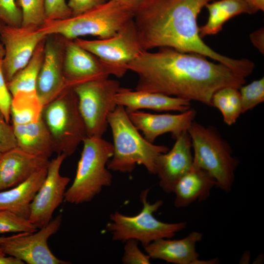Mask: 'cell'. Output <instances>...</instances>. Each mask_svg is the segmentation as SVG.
Returning a JSON list of instances; mask_svg holds the SVG:
<instances>
[{"mask_svg":"<svg viewBox=\"0 0 264 264\" xmlns=\"http://www.w3.org/2000/svg\"><path fill=\"white\" fill-rule=\"evenodd\" d=\"M112 132L113 153L107 167L110 170L130 173L136 165H142L151 174H155V162L158 155L169 148L146 140L131 121L123 106L117 105L108 118Z\"/></svg>","mask_w":264,"mask_h":264,"instance_id":"cell-3","label":"cell"},{"mask_svg":"<svg viewBox=\"0 0 264 264\" xmlns=\"http://www.w3.org/2000/svg\"><path fill=\"white\" fill-rule=\"evenodd\" d=\"M49 158L29 154L18 147L0 156V191L12 188L47 167Z\"/></svg>","mask_w":264,"mask_h":264,"instance_id":"cell-18","label":"cell"},{"mask_svg":"<svg viewBox=\"0 0 264 264\" xmlns=\"http://www.w3.org/2000/svg\"><path fill=\"white\" fill-rule=\"evenodd\" d=\"M83 143L74 180L65 193L64 200L73 204L90 201L112 182L107 164L113 155V144L102 137L88 136Z\"/></svg>","mask_w":264,"mask_h":264,"instance_id":"cell-5","label":"cell"},{"mask_svg":"<svg viewBox=\"0 0 264 264\" xmlns=\"http://www.w3.org/2000/svg\"><path fill=\"white\" fill-rule=\"evenodd\" d=\"M6 253L0 246V264H24V262L13 256H6Z\"/></svg>","mask_w":264,"mask_h":264,"instance_id":"cell-38","label":"cell"},{"mask_svg":"<svg viewBox=\"0 0 264 264\" xmlns=\"http://www.w3.org/2000/svg\"><path fill=\"white\" fill-rule=\"evenodd\" d=\"M5 24H6L1 20L0 19V35L3 27Z\"/></svg>","mask_w":264,"mask_h":264,"instance_id":"cell-42","label":"cell"},{"mask_svg":"<svg viewBox=\"0 0 264 264\" xmlns=\"http://www.w3.org/2000/svg\"><path fill=\"white\" fill-rule=\"evenodd\" d=\"M0 19L6 25L21 26L22 11L17 5L16 0H0Z\"/></svg>","mask_w":264,"mask_h":264,"instance_id":"cell-32","label":"cell"},{"mask_svg":"<svg viewBox=\"0 0 264 264\" xmlns=\"http://www.w3.org/2000/svg\"><path fill=\"white\" fill-rule=\"evenodd\" d=\"M47 36L40 27L4 25L0 40L4 49L2 70L7 83L27 65L38 44Z\"/></svg>","mask_w":264,"mask_h":264,"instance_id":"cell-12","label":"cell"},{"mask_svg":"<svg viewBox=\"0 0 264 264\" xmlns=\"http://www.w3.org/2000/svg\"><path fill=\"white\" fill-rule=\"evenodd\" d=\"M4 55L3 45L0 44V111L5 120L9 123L12 96L8 88L2 70V58Z\"/></svg>","mask_w":264,"mask_h":264,"instance_id":"cell-31","label":"cell"},{"mask_svg":"<svg viewBox=\"0 0 264 264\" xmlns=\"http://www.w3.org/2000/svg\"><path fill=\"white\" fill-rule=\"evenodd\" d=\"M47 167L10 189L0 191V210H8L28 219L31 202L45 178Z\"/></svg>","mask_w":264,"mask_h":264,"instance_id":"cell-22","label":"cell"},{"mask_svg":"<svg viewBox=\"0 0 264 264\" xmlns=\"http://www.w3.org/2000/svg\"><path fill=\"white\" fill-rule=\"evenodd\" d=\"M38 228L28 219L8 210H0V234L35 232Z\"/></svg>","mask_w":264,"mask_h":264,"instance_id":"cell-29","label":"cell"},{"mask_svg":"<svg viewBox=\"0 0 264 264\" xmlns=\"http://www.w3.org/2000/svg\"><path fill=\"white\" fill-rule=\"evenodd\" d=\"M138 242L129 240L125 242L122 261L125 264H149L150 257L143 253L139 249Z\"/></svg>","mask_w":264,"mask_h":264,"instance_id":"cell-33","label":"cell"},{"mask_svg":"<svg viewBox=\"0 0 264 264\" xmlns=\"http://www.w3.org/2000/svg\"><path fill=\"white\" fill-rule=\"evenodd\" d=\"M12 236H8V237H0V244L3 242L9 239L12 237Z\"/></svg>","mask_w":264,"mask_h":264,"instance_id":"cell-41","label":"cell"},{"mask_svg":"<svg viewBox=\"0 0 264 264\" xmlns=\"http://www.w3.org/2000/svg\"><path fill=\"white\" fill-rule=\"evenodd\" d=\"M42 109L36 92L16 93L12 96L11 106L12 125L36 122L41 116Z\"/></svg>","mask_w":264,"mask_h":264,"instance_id":"cell-26","label":"cell"},{"mask_svg":"<svg viewBox=\"0 0 264 264\" xmlns=\"http://www.w3.org/2000/svg\"><path fill=\"white\" fill-rule=\"evenodd\" d=\"M242 113L252 110L264 101V78L254 80L239 89Z\"/></svg>","mask_w":264,"mask_h":264,"instance_id":"cell-30","label":"cell"},{"mask_svg":"<svg viewBox=\"0 0 264 264\" xmlns=\"http://www.w3.org/2000/svg\"><path fill=\"white\" fill-rule=\"evenodd\" d=\"M214 0H144L134 10L133 21L142 48L168 47L195 53L222 64L244 78L254 69L247 59H234L209 46L200 36L198 18Z\"/></svg>","mask_w":264,"mask_h":264,"instance_id":"cell-2","label":"cell"},{"mask_svg":"<svg viewBox=\"0 0 264 264\" xmlns=\"http://www.w3.org/2000/svg\"><path fill=\"white\" fill-rule=\"evenodd\" d=\"M46 20L65 19L72 16L66 0H45Z\"/></svg>","mask_w":264,"mask_h":264,"instance_id":"cell-34","label":"cell"},{"mask_svg":"<svg viewBox=\"0 0 264 264\" xmlns=\"http://www.w3.org/2000/svg\"><path fill=\"white\" fill-rule=\"evenodd\" d=\"M66 157L64 154H57L50 161L45 178L31 202L28 220L38 229L49 222L54 211L64 199L70 178L62 176L60 170Z\"/></svg>","mask_w":264,"mask_h":264,"instance_id":"cell-13","label":"cell"},{"mask_svg":"<svg viewBox=\"0 0 264 264\" xmlns=\"http://www.w3.org/2000/svg\"><path fill=\"white\" fill-rule=\"evenodd\" d=\"M258 11L264 10V0H246Z\"/></svg>","mask_w":264,"mask_h":264,"instance_id":"cell-39","label":"cell"},{"mask_svg":"<svg viewBox=\"0 0 264 264\" xmlns=\"http://www.w3.org/2000/svg\"><path fill=\"white\" fill-rule=\"evenodd\" d=\"M138 76L135 89L155 92L201 102L212 106L218 90L231 87L240 88L245 78L220 63L202 55L161 47L144 50L126 66Z\"/></svg>","mask_w":264,"mask_h":264,"instance_id":"cell-1","label":"cell"},{"mask_svg":"<svg viewBox=\"0 0 264 264\" xmlns=\"http://www.w3.org/2000/svg\"><path fill=\"white\" fill-rule=\"evenodd\" d=\"M62 221L59 214L35 232L20 233L0 244L6 255L28 264H68L56 257L48 245V239L59 230Z\"/></svg>","mask_w":264,"mask_h":264,"instance_id":"cell-11","label":"cell"},{"mask_svg":"<svg viewBox=\"0 0 264 264\" xmlns=\"http://www.w3.org/2000/svg\"><path fill=\"white\" fill-rule=\"evenodd\" d=\"M250 40L252 44L262 54L264 53V29L261 27L250 34Z\"/></svg>","mask_w":264,"mask_h":264,"instance_id":"cell-37","label":"cell"},{"mask_svg":"<svg viewBox=\"0 0 264 264\" xmlns=\"http://www.w3.org/2000/svg\"><path fill=\"white\" fill-rule=\"evenodd\" d=\"M63 71L68 88L86 82L117 77V72L99 58L84 49L74 41L65 45Z\"/></svg>","mask_w":264,"mask_h":264,"instance_id":"cell-14","label":"cell"},{"mask_svg":"<svg viewBox=\"0 0 264 264\" xmlns=\"http://www.w3.org/2000/svg\"><path fill=\"white\" fill-rule=\"evenodd\" d=\"M17 147L13 126L5 120L0 111V152L3 153Z\"/></svg>","mask_w":264,"mask_h":264,"instance_id":"cell-35","label":"cell"},{"mask_svg":"<svg viewBox=\"0 0 264 264\" xmlns=\"http://www.w3.org/2000/svg\"><path fill=\"white\" fill-rule=\"evenodd\" d=\"M1 154H2V153H1V152H0V156L1 155Z\"/></svg>","mask_w":264,"mask_h":264,"instance_id":"cell-43","label":"cell"},{"mask_svg":"<svg viewBox=\"0 0 264 264\" xmlns=\"http://www.w3.org/2000/svg\"><path fill=\"white\" fill-rule=\"evenodd\" d=\"M45 40L38 44L27 65L7 83L12 96L18 92H36L38 76L44 59Z\"/></svg>","mask_w":264,"mask_h":264,"instance_id":"cell-25","label":"cell"},{"mask_svg":"<svg viewBox=\"0 0 264 264\" xmlns=\"http://www.w3.org/2000/svg\"><path fill=\"white\" fill-rule=\"evenodd\" d=\"M187 132L194 151L192 166L207 172L216 180V186L230 192L239 165L230 145L215 127L195 120Z\"/></svg>","mask_w":264,"mask_h":264,"instance_id":"cell-6","label":"cell"},{"mask_svg":"<svg viewBox=\"0 0 264 264\" xmlns=\"http://www.w3.org/2000/svg\"><path fill=\"white\" fill-rule=\"evenodd\" d=\"M133 17L132 8L117 0H108L77 16L46 20L40 28L47 36L60 35L68 40L86 35L105 39L116 34Z\"/></svg>","mask_w":264,"mask_h":264,"instance_id":"cell-4","label":"cell"},{"mask_svg":"<svg viewBox=\"0 0 264 264\" xmlns=\"http://www.w3.org/2000/svg\"><path fill=\"white\" fill-rule=\"evenodd\" d=\"M134 9L144 0H117Z\"/></svg>","mask_w":264,"mask_h":264,"instance_id":"cell-40","label":"cell"},{"mask_svg":"<svg viewBox=\"0 0 264 264\" xmlns=\"http://www.w3.org/2000/svg\"><path fill=\"white\" fill-rule=\"evenodd\" d=\"M12 126L17 147L21 150L47 158L54 153L51 134L42 115L36 122Z\"/></svg>","mask_w":264,"mask_h":264,"instance_id":"cell-23","label":"cell"},{"mask_svg":"<svg viewBox=\"0 0 264 264\" xmlns=\"http://www.w3.org/2000/svg\"><path fill=\"white\" fill-rule=\"evenodd\" d=\"M127 113L135 127L151 143L166 133H171L175 139L182 132L187 131L197 114L196 110L191 108L176 114H153L139 110Z\"/></svg>","mask_w":264,"mask_h":264,"instance_id":"cell-17","label":"cell"},{"mask_svg":"<svg viewBox=\"0 0 264 264\" xmlns=\"http://www.w3.org/2000/svg\"><path fill=\"white\" fill-rule=\"evenodd\" d=\"M107 0H68L67 3L72 16L85 13L105 2Z\"/></svg>","mask_w":264,"mask_h":264,"instance_id":"cell-36","label":"cell"},{"mask_svg":"<svg viewBox=\"0 0 264 264\" xmlns=\"http://www.w3.org/2000/svg\"><path fill=\"white\" fill-rule=\"evenodd\" d=\"M212 106L220 111L224 122L227 125H233L242 114L239 88L228 87L220 89L212 97Z\"/></svg>","mask_w":264,"mask_h":264,"instance_id":"cell-27","label":"cell"},{"mask_svg":"<svg viewBox=\"0 0 264 264\" xmlns=\"http://www.w3.org/2000/svg\"><path fill=\"white\" fill-rule=\"evenodd\" d=\"M170 150L158 155L155 162V174L159 179V186L167 193L173 192L179 180L192 167L193 155L192 142L187 131L175 138Z\"/></svg>","mask_w":264,"mask_h":264,"instance_id":"cell-15","label":"cell"},{"mask_svg":"<svg viewBox=\"0 0 264 264\" xmlns=\"http://www.w3.org/2000/svg\"><path fill=\"white\" fill-rule=\"evenodd\" d=\"M41 115L51 134L54 153L57 154L71 155L88 137L78 97L72 88H67L44 106Z\"/></svg>","mask_w":264,"mask_h":264,"instance_id":"cell-8","label":"cell"},{"mask_svg":"<svg viewBox=\"0 0 264 264\" xmlns=\"http://www.w3.org/2000/svg\"><path fill=\"white\" fill-rule=\"evenodd\" d=\"M21 9L23 27H40L46 21L45 0H16Z\"/></svg>","mask_w":264,"mask_h":264,"instance_id":"cell-28","label":"cell"},{"mask_svg":"<svg viewBox=\"0 0 264 264\" xmlns=\"http://www.w3.org/2000/svg\"><path fill=\"white\" fill-rule=\"evenodd\" d=\"M202 237V233L193 231L180 239H158L144 248L151 259L175 264H196L199 258L196 245Z\"/></svg>","mask_w":264,"mask_h":264,"instance_id":"cell-20","label":"cell"},{"mask_svg":"<svg viewBox=\"0 0 264 264\" xmlns=\"http://www.w3.org/2000/svg\"><path fill=\"white\" fill-rule=\"evenodd\" d=\"M120 88L119 82L109 78L73 88L88 137H102L106 132L108 118L117 106L115 96Z\"/></svg>","mask_w":264,"mask_h":264,"instance_id":"cell-9","label":"cell"},{"mask_svg":"<svg viewBox=\"0 0 264 264\" xmlns=\"http://www.w3.org/2000/svg\"><path fill=\"white\" fill-rule=\"evenodd\" d=\"M117 105L125 107L127 112L149 109L180 112L191 108V101L161 93L120 88L115 96Z\"/></svg>","mask_w":264,"mask_h":264,"instance_id":"cell-19","label":"cell"},{"mask_svg":"<svg viewBox=\"0 0 264 264\" xmlns=\"http://www.w3.org/2000/svg\"><path fill=\"white\" fill-rule=\"evenodd\" d=\"M149 192V189L141 192L142 208L138 214L130 216L115 211L110 215L106 228L113 241L125 242L135 240L145 246L159 239L172 238L186 227L185 221L167 223L155 218L154 214L162 205L163 201L150 203L148 199Z\"/></svg>","mask_w":264,"mask_h":264,"instance_id":"cell-7","label":"cell"},{"mask_svg":"<svg viewBox=\"0 0 264 264\" xmlns=\"http://www.w3.org/2000/svg\"><path fill=\"white\" fill-rule=\"evenodd\" d=\"M63 53L57 42L45 40L36 84L37 94L43 108L68 88L63 71Z\"/></svg>","mask_w":264,"mask_h":264,"instance_id":"cell-16","label":"cell"},{"mask_svg":"<svg viewBox=\"0 0 264 264\" xmlns=\"http://www.w3.org/2000/svg\"><path fill=\"white\" fill-rule=\"evenodd\" d=\"M74 41L114 68L118 78H121L128 71L127 65L144 51L133 19L111 37L93 40L78 38Z\"/></svg>","mask_w":264,"mask_h":264,"instance_id":"cell-10","label":"cell"},{"mask_svg":"<svg viewBox=\"0 0 264 264\" xmlns=\"http://www.w3.org/2000/svg\"><path fill=\"white\" fill-rule=\"evenodd\" d=\"M215 186L216 180L207 172L192 166L174 187V205L176 208H184L195 201L204 200Z\"/></svg>","mask_w":264,"mask_h":264,"instance_id":"cell-21","label":"cell"},{"mask_svg":"<svg viewBox=\"0 0 264 264\" xmlns=\"http://www.w3.org/2000/svg\"><path fill=\"white\" fill-rule=\"evenodd\" d=\"M205 7L208 10L209 16L205 24L199 27L202 38L217 34L227 21L236 16L253 14L258 12L246 0H213Z\"/></svg>","mask_w":264,"mask_h":264,"instance_id":"cell-24","label":"cell"}]
</instances>
